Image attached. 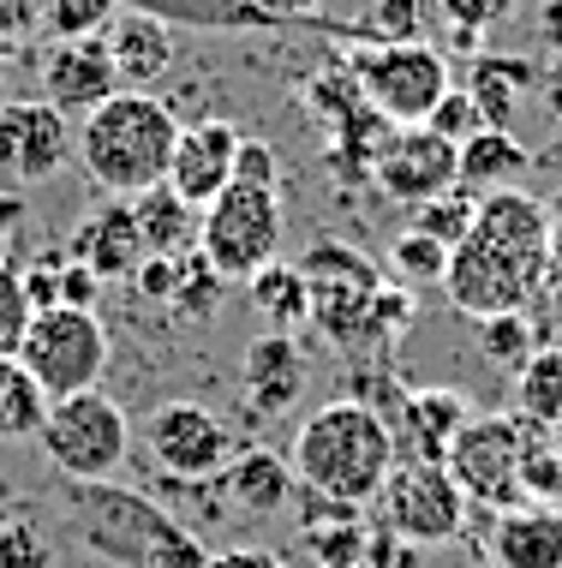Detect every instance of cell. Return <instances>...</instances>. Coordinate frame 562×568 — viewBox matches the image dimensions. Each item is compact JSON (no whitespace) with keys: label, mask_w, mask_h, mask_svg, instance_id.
<instances>
[{"label":"cell","mask_w":562,"mask_h":568,"mask_svg":"<svg viewBox=\"0 0 562 568\" xmlns=\"http://www.w3.org/2000/svg\"><path fill=\"white\" fill-rule=\"evenodd\" d=\"M371 180L384 186V197L419 210V204L461 186V162H454L449 138H437L431 126H395L371 162Z\"/></svg>","instance_id":"13"},{"label":"cell","mask_w":562,"mask_h":568,"mask_svg":"<svg viewBox=\"0 0 562 568\" xmlns=\"http://www.w3.org/2000/svg\"><path fill=\"white\" fill-rule=\"evenodd\" d=\"M72 168V120L42 97L0 102V180L12 192L49 186Z\"/></svg>","instance_id":"12"},{"label":"cell","mask_w":562,"mask_h":568,"mask_svg":"<svg viewBox=\"0 0 562 568\" xmlns=\"http://www.w3.org/2000/svg\"><path fill=\"white\" fill-rule=\"evenodd\" d=\"M114 19H120V0H37V24L49 42L102 37Z\"/></svg>","instance_id":"30"},{"label":"cell","mask_w":562,"mask_h":568,"mask_svg":"<svg viewBox=\"0 0 562 568\" xmlns=\"http://www.w3.org/2000/svg\"><path fill=\"white\" fill-rule=\"evenodd\" d=\"M539 24H544V37L562 49V0H544V7H539Z\"/></svg>","instance_id":"48"},{"label":"cell","mask_w":562,"mask_h":568,"mask_svg":"<svg viewBox=\"0 0 562 568\" xmlns=\"http://www.w3.org/2000/svg\"><path fill=\"white\" fill-rule=\"evenodd\" d=\"M294 467H287V455L276 449H239L227 467L216 473V490L222 503L234 509V520H269L287 509V497H294Z\"/></svg>","instance_id":"20"},{"label":"cell","mask_w":562,"mask_h":568,"mask_svg":"<svg viewBox=\"0 0 562 568\" xmlns=\"http://www.w3.org/2000/svg\"><path fill=\"white\" fill-rule=\"evenodd\" d=\"M0 72H7V49H0Z\"/></svg>","instance_id":"50"},{"label":"cell","mask_w":562,"mask_h":568,"mask_svg":"<svg viewBox=\"0 0 562 568\" xmlns=\"http://www.w3.org/2000/svg\"><path fill=\"white\" fill-rule=\"evenodd\" d=\"M239 389H246V407L257 419H276L299 402L306 389V353H299L294 335H257L246 347V365H239Z\"/></svg>","instance_id":"19"},{"label":"cell","mask_w":562,"mask_h":568,"mask_svg":"<svg viewBox=\"0 0 562 568\" xmlns=\"http://www.w3.org/2000/svg\"><path fill=\"white\" fill-rule=\"evenodd\" d=\"M425 126H431L437 138H449V144L461 150V144H467V138H473V132H484V114L473 109V97H467V90L454 84L449 97H443V102H437V109H431V120H425Z\"/></svg>","instance_id":"36"},{"label":"cell","mask_w":562,"mask_h":568,"mask_svg":"<svg viewBox=\"0 0 562 568\" xmlns=\"http://www.w3.org/2000/svg\"><path fill=\"white\" fill-rule=\"evenodd\" d=\"M497 568H562V503H514L484 539Z\"/></svg>","instance_id":"18"},{"label":"cell","mask_w":562,"mask_h":568,"mask_svg":"<svg viewBox=\"0 0 562 568\" xmlns=\"http://www.w3.org/2000/svg\"><path fill=\"white\" fill-rule=\"evenodd\" d=\"M210 568H282L276 550H222V557H210Z\"/></svg>","instance_id":"46"},{"label":"cell","mask_w":562,"mask_h":568,"mask_svg":"<svg viewBox=\"0 0 562 568\" xmlns=\"http://www.w3.org/2000/svg\"><path fill=\"white\" fill-rule=\"evenodd\" d=\"M37 443L49 455V467L72 485H96V479H114L132 455V419L114 395L102 389H79V395H60L49 402L37 425Z\"/></svg>","instance_id":"5"},{"label":"cell","mask_w":562,"mask_h":568,"mask_svg":"<svg viewBox=\"0 0 562 568\" xmlns=\"http://www.w3.org/2000/svg\"><path fill=\"white\" fill-rule=\"evenodd\" d=\"M102 42H109V54H114L120 90H144L174 67V30L144 19V12H120V19L102 30Z\"/></svg>","instance_id":"21"},{"label":"cell","mask_w":562,"mask_h":568,"mask_svg":"<svg viewBox=\"0 0 562 568\" xmlns=\"http://www.w3.org/2000/svg\"><path fill=\"white\" fill-rule=\"evenodd\" d=\"M551 270H562V216H551Z\"/></svg>","instance_id":"49"},{"label":"cell","mask_w":562,"mask_h":568,"mask_svg":"<svg viewBox=\"0 0 562 568\" xmlns=\"http://www.w3.org/2000/svg\"><path fill=\"white\" fill-rule=\"evenodd\" d=\"M144 449L156 460L162 479L174 485H204L234 460V437L204 402H162L144 419Z\"/></svg>","instance_id":"11"},{"label":"cell","mask_w":562,"mask_h":568,"mask_svg":"<svg viewBox=\"0 0 562 568\" xmlns=\"http://www.w3.org/2000/svg\"><path fill=\"white\" fill-rule=\"evenodd\" d=\"M461 90L473 97L491 132H514V102H521V90H539V67L527 54H473Z\"/></svg>","instance_id":"22"},{"label":"cell","mask_w":562,"mask_h":568,"mask_svg":"<svg viewBox=\"0 0 562 568\" xmlns=\"http://www.w3.org/2000/svg\"><path fill=\"white\" fill-rule=\"evenodd\" d=\"M37 84L42 102H54L60 114H90L120 90L114 54L102 37H79V42H49L37 60Z\"/></svg>","instance_id":"14"},{"label":"cell","mask_w":562,"mask_h":568,"mask_svg":"<svg viewBox=\"0 0 562 568\" xmlns=\"http://www.w3.org/2000/svg\"><path fill=\"white\" fill-rule=\"evenodd\" d=\"M443 275H449V245L443 240L419 234V227H401V234H395L389 282H401L407 294H413V287H443Z\"/></svg>","instance_id":"29"},{"label":"cell","mask_w":562,"mask_h":568,"mask_svg":"<svg viewBox=\"0 0 562 568\" xmlns=\"http://www.w3.org/2000/svg\"><path fill=\"white\" fill-rule=\"evenodd\" d=\"M120 12H144V19H156L168 30H216V37H234V30H287L257 0H120Z\"/></svg>","instance_id":"23"},{"label":"cell","mask_w":562,"mask_h":568,"mask_svg":"<svg viewBox=\"0 0 562 568\" xmlns=\"http://www.w3.org/2000/svg\"><path fill=\"white\" fill-rule=\"evenodd\" d=\"M551 275V210L533 192L509 186L479 197L473 234L449 252L443 294L454 312L497 317V312H527V300L544 287Z\"/></svg>","instance_id":"1"},{"label":"cell","mask_w":562,"mask_h":568,"mask_svg":"<svg viewBox=\"0 0 562 568\" xmlns=\"http://www.w3.org/2000/svg\"><path fill=\"white\" fill-rule=\"evenodd\" d=\"M473 347L484 353V359L491 365H514V372H521L527 359H533V324H527V312H497V317H479L473 324Z\"/></svg>","instance_id":"31"},{"label":"cell","mask_w":562,"mask_h":568,"mask_svg":"<svg viewBox=\"0 0 562 568\" xmlns=\"http://www.w3.org/2000/svg\"><path fill=\"white\" fill-rule=\"evenodd\" d=\"M454 162H461V186L473 197H491V192H509L514 180L533 168V150L521 144L514 132H473L461 150H454Z\"/></svg>","instance_id":"24"},{"label":"cell","mask_w":562,"mask_h":568,"mask_svg":"<svg viewBox=\"0 0 562 568\" xmlns=\"http://www.w3.org/2000/svg\"><path fill=\"white\" fill-rule=\"evenodd\" d=\"M30 37H42L37 0H0V49H19Z\"/></svg>","instance_id":"41"},{"label":"cell","mask_w":562,"mask_h":568,"mask_svg":"<svg viewBox=\"0 0 562 568\" xmlns=\"http://www.w3.org/2000/svg\"><path fill=\"white\" fill-rule=\"evenodd\" d=\"M24 227H30V204H24V192L0 186V264H12V245L24 240Z\"/></svg>","instance_id":"43"},{"label":"cell","mask_w":562,"mask_h":568,"mask_svg":"<svg viewBox=\"0 0 562 568\" xmlns=\"http://www.w3.org/2000/svg\"><path fill=\"white\" fill-rule=\"evenodd\" d=\"M539 437H551V432L533 425L527 413H473L443 467L467 490V503H484V509L503 515L521 503V460Z\"/></svg>","instance_id":"8"},{"label":"cell","mask_w":562,"mask_h":568,"mask_svg":"<svg viewBox=\"0 0 562 568\" xmlns=\"http://www.w3.org/2000/svg\"><path fill=\"white\" fill-rule=\"evenodd\" d=\"M252 305H257V317L269 324V335H294L299 324H311V282L299 275V264H264L252 275Z\"/></svg>","instance_id":"26"},{"label":"cell","mask_w":562,"mask_h":568,"mask_svg":"<svg viewBox=\"0 0 562 568\" xmlns=\"http://www.w3.org/2000/svg\"><path fill=\"white\" fill-rule=\"evenodd\" d=\"M132 287H139L144 300L168 305V300H174V287H180V257H144L139 275H132Z\"/></svg>","instance_id":"40"},{"label":"cell","mask_w":562,"mask_h":568,"mask_svg":"<svg viewBox=\"0 0 562 568\" xmlns=\"http://www.w3.org/2000/svg\"><path fill=\"white\" fill-rule=\"evenodd\" d=\"M347 79L389 126H425L431 109L454 90L449 54L431 42H359L347 60Z\"/></svg>","instance_id":"6"},{"label":"cell","mask_w":562,"mask_h":568,"mask_svg":"<svg viewBox=\"0 0 562 568\" xmlns=\"http://www.w3.org/2000/svg\"><path fill=\"white\" fill-rule=\"evenodd\" d=\"M514 413H527L544 432H562V347H539L514 372Z\"/></svg>","instance_id":"27"},{"label":"cell","mask_w":562,"mask_h":568,"mask_svg":"<svg viewBox=\"0 0 562 568\" xmlns=\"http://www.w3.org/2000/svg\"><path fill=\"white\" fill-rule=\"evenodd\" d=\"M239 126L234 120H192L174 138V162H168V186L174 197H186L192 210H204L210 197H222L234 186V156H239Z\"/></svg>","instance_id":"15"},{"label":"cell","mask_w":562,"mask_h":568,"mask_svg":"<svg viewBox=\"0 0 562 568\" xmlns=\"http://www.w3.org/2000/svg\"><path fill=\"white\" fill-rule=\"evenodd\" d=\"M197 252L222 282H252L282 252V197L257 186H227L197 210Z\"/></svg>","instance_id":"9"},{"label":"cell","mask_w":562,"mask_h":568,"mask_svg":"<svg viewBox=\"0 0 562 568\" xmlns=\"http://www.w3.org/2000/svg\"><path fill=\"white\" fill-rule=\"evenodd\" d=\"M54 545L42 539L37 509H0V568H49Z\"/></svg>","instance_id":"33"},{"label":"cell","mask_w":562,"mask_h":568,"mask_svg":"<svg viewBox=\"0 0 562 568\" xmlns=\"http://www.w3.org/2000/svg\"><path fill=\"white\" fill-rule=\"evenodd\" d=\"M282 162H276V150L269 144H257V138H246L239 144V156H234V186H257V192H276L282 186Z\"/></svg>","instance_id":"38"},{"label":"cell","mask_w":562,"mask_h":568,"mask_svg":"<svg viewBox=\"0 0 562 568\" xmlns=\"http://www.w3.org/2000/svg\"><path fill=\"white\" fill-rule=\"evenodd\" d=\"M539 97H544V109H551V114L562 120V60L539 72Z\"/></svg>","instance_id":"47"},{"label":"cell","mask_w":562,"mask_h":568,"mask_svg":"<svg viewBox=\"0 0 562 568\" xmlns=\"http://www.w3.org/2000/svg\"><path fill=\"white\" fill-rule=\"evenodd\" d=\"M443 12V24H461V30H497L521 0H431Z\"/></svg>","instance_id":"37"},{"label":"cell","mask_w":562,"mask_h":568,"mask_svg":"<svg viewBox=\"0 0 562 568\" xmlns=\"http://www.w3.org/2000/svg\"><path fill=\"white\" fill-rule=\"evenodd\" d=\"M371 503H377V527L407 539V545H419V550L461 539L467 515H473L467 490L454 485V473L443 460H395L384 490Z\"/></svg>","instance_id":"10"},{"label":"cell","mask_w":562,"mask_h":568,"mask_svg":"<svg viewBox=\"0 0 562 568\" xmlns=\"http://www.w3.org/2000/svg\"><path fill=\"white\" fill-rule=\"evenodd\" d=\"M42 413H49V395L37 389V377L12 359H0V443H19V437H37Z\"/></svg>","instance_id":"28"},{"label":"cell","mask_w":562,"mask_h":568,"mask_svg":"<svg viewBox=\"0 0 562 568\" xmlns=\"http://www.w3.org/2000/svg\"><path fill=\"white\" fill-rule=\"evenodd\" d=\"M132 222H139L144 257H180L197 245V210L186 197H174L168 186H150L132 197Z\"/></svg>","instance_id":"25"},{"label":"cell","mask_w":562,"mask_h":568,"mask_svg":"<svg viewBox=\"0 0 562 568\" xmlns=\"http://www.w3.org/2000/svg\"><path fill=\"white\" fill-rule=\"evenodd\" d=\"M473 216H479V197L467 192V186H454V192H443V197H431V204H419L407 227H419V234L443 240L449 252H454V245L473 234Z\"/></svg>","instance_id":"32"},{"label":"cell","mask_w":562,"mask_h":568,"mask_svg":"<svg viewBox=\"0 0 562 568\" xmlns=\"http://www.w3.org/2000/svg\"><path fill=\"white\" fill-rule=\"evenodd\" d=\"M24 324H30V300H24V282L12 264H0V359H12L24 342Z\"/></svg>","instance_id":"35"},{"label":"cell","mask_w":562,"mask_h":568,"mask_svg":"<svg viewBox=\"0 0 562 568\" xmlns=\"http://www.w3.org/2000/svg\"><path fill=\"white\" fill-rule=\"evenodd\" d=\"M19 282L30 312H49V305H60V257H37L30 270H19Z\"/></svg>","instance_id":"39"},{"label":"cell","mask_w":562,"mask_h":568,"mask_svg":"<svg viewBox=\"0 0 562 568\" xmlns=\"http://www.w3.org/2000/svg\"><path fill=\"white\" fill-rule=\"evenodd\" d=\"M180 114L150 90H114L102 109H90L72 132V162L84 168L109 197H139L168 180Z\"/></svg>","instance_id":"3"},{"label":"cell","mask_w":562,"mask_h":568,"mask_svg":"<svg viewBox=\"0 0 562 568\" xmlns=\"http://www.w3.org/2000/svg\"><path fill=\"white\" fill-rule=\"evenodd\" d=\"M67 257L84 264L102 287L132 282L139 264H144V240H139V222H132V197H109V204H96L90 216H79V227H72V240H67Z\"/></svg>","instance_id":"17"},{"label":"cell","mask_w":562,"mask_h":568,"mask_svg":"<svg viewBox=\"0 0 562 568\" xmlns=\"http://www.w3.org/2000/svg\"><path fill=\"white\" fill-rule=\"evenodd\" d=\"M96 294L102 282L90 275L84 264H72V257H60V305H79V312H96Z\"/></svg>","instance_id":"44"},{"label":"cell","mask_w":562,"mask_h":568,"mask_svg":"<svg viewBox=\"0 0 562 568\" xmlns=\"http://www.w3.org/2000/svg\"><path fill=\"white\" fill-rule=\"evenodd\" d=\"M366 568H419V545L377 527V532H366Z\"/></svg>","instance_id":"42"},{"label":"cell","mask_w":562,"mask_h":568,"mask_svg":"<svg viewBox=\"0 0 562 568\" xmlns=\"http://www.w3.org/2000/svg\"><path fill=\"white\" fill-rule=\"evenodd\" d=\"M72 485V479H67ZM67 527L79 532L84 550H96L114 568H210V545L197 539L180 515L139 490L96 479L67 490Z\"/></svg>","instance_id":"2"},{"label":"cell","mask_w":562,"mask_h":568,"mask_svg":"<svg viewBox=\"0 0 562 568\" xmlns=\"http://www.w3.org/2000/svg\"><path fill=\"white\" fill-rule=\"evenodd\" d=\"M287 467H294L299 490H311V497H329L341 509H366L395 467V432L389 419H377L371 407L341 395V402L317 407L294 432Z\"/></svg>","instance_id":"4"},{"label":"cell","mask_w":562,"mask_h":568,"mask_svg":"<svg viewBox=\"0 0 562 568\" xmlns=\"http://www.w3.org/2000/svg\"><path fill=\"white\" fill-rule=\"evenodd\" d=\"M473 419V402L449 383H431V389H407L401 407H395L389 432H395V460H449L454 437Z\"/></svg>","instance_id":"16"},{"label":"cell","mask_w":562,"mask_h":568,"mask_svg":"<svg viewBox=\"0 0 562 568\" xmlns=\"http://www.w3.org/2000/svg\"><path fill=\"white\" fill-rule=\"evenodd\" d=\"M19 365L37 377V389L60 402V395L96 389L109 372V324L96 312L79 305H49V312H30L24 342H19Z\"/></svg>","instance_id":"7"},{"label":"cell","mask_w":562,"mask_h":568,"mask_svg":"<svg viewBox=\"0 0 562 568\" xmlns=\"http://www.w3.org/2000/svg\"><path fill=\"white\" fill-rule=\"evenodd\" d=\"M425 7L431 0H371L366 12V42H425Z\"/></svg>","instance_id":"34"},{"label":"cell","mask_w":562,"mask_h":568,"mask_svg":"<svg viewBox=\"0 0 562 568\" xmlns=\"http://www.w3.org/2000/svg\"><path fill=\"white\" fill-rule=\"evenodd\" d=\"M257 7H264L269 19H276V24H287V30L324 24V19H317V7H324V0H257Z\"/></svg>","instance_id":"45"}]
</instances>
